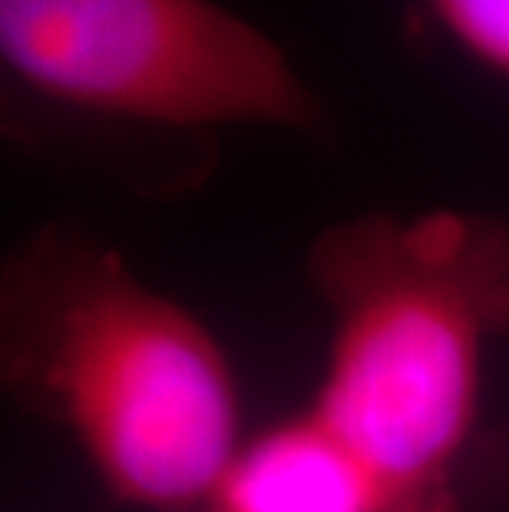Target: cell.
<instances>
[{
  "mask_svg": "<svg viewBox=\"0 0 509 512\" xmlns=\"http://www.w3.org/2000/svg\"><path fill=\"white\" fill-rule=\"evenodd\" d=\"M202 512H209V509H202Z\"/></svg>",
  "mask_w": 509,
  "mask_h": 512,
  "instance_id": "obj_7",
  "label": "cell"
},
{
  "mask_svg": "<svg viewBox=\"0 0 509 512\" xmlns=\"http://www.w3.org/2000/svg\"><path fill=\"white\" fill-rule=\"evenodd\" d=\"M305 271L331 321L308 410L364 463L384 512H467L483 361L509 334V225L364 212L324 228Z\"/></svg>",
  "mask_w": 509,
  "mask_h": 512,
  "instance_id": "obj_2",
  "label": "cell"
},
{
  "mask_svg": "<svg viewBox=\"0 0 509 512\" xmlns=\"http://www.w3.org/2000/svg\"><path fill=\"white\" fill-rule=\"evenodd\" d=\"M0 377L133 509L202 512L245 443L209 328L77 225H43L7 255Z\"/></svg>",
  "mask_w": 509,
  "mask_h": 512,
  "instance_id": "obj_1",
  "label": "cell"
},
{
  "mask_svg": "<svg viewBox=\"0 0 509 512\" xmlns=\"http://www.w3.org/2000/svg\"><path fill=\"white\" fill-rule=\"evenodd\" d=\"M443 30L473 60L509 76V0H427Z\"/></svg>",
  "mask_w": 509,
  "mask_h": 512,
  "instance_id": "obj_5",
  "label": "cell"
},
{
  "mask_svg": "<svg viewBox=\"0 0 509 512\" xmlns=\"http://www.w3.org/2000/svg\"><path fill=\"white\" fill-rule=\"evenodd\" d=\"M0 63L20 100L100 126L328 136L285 50L215 0H0Z\"/></svg>",
  "mask_w": 509,
  "mask_h": 512,
  "instance_id": "obj_3",
  "label": "cell"
},
{
  "mask_svg": "<svg viewBox=\"0 0 509 512\" xmlns=\"http://www.w3.org/2000/svg\"><path fill=\"white\" fill-rule=\"evenodd\" d=\"M209 512H384L371 473L311 410L238 446Z\"/></svg>",
  "mask_w": 509,
  "mask_h": 512,
  "instance_id": "obj_4",
  "label": "cell"
},
{
  "mask_svg": "<svg viewBox=\"0 0 509 512\" xmlns=\"http://www.w3.org/2000/svg\"><path fill=\"white\" fill-rule=\"evenodd\" d=\"M467 512H509V420L483 430L463 470Z\"/></svg>",
  "mask_w": 509,
  "mask_h": 512,
  "instance_id": "obj_6",
  "label": "cell"
}]
</instances>
